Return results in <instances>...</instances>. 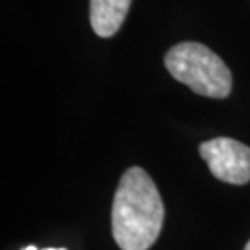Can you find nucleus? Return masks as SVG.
Instances as JSON below:
<instances>
[{"instance_id": "0eeeda50", "label": "nucleus", "mask_w": 250, "mask_h": 250, "mask_svg": "<svg viewBox=\"0 0 250 250\" xmlns=\"http://www.w3.org/2000/svg\"><path fill=\"white\" fill-rule=\"evenodd\" d=\"M244 250H250V241L247 242V246H246V249H244Z\"/></svg>"}, {"instance_id": "f257e3e1", "label": "nucleus", "mask_w": 250, "mask_h": 250, "mask_svg": "<svg viewBox=\"0 0 250 250\" xmlns=\"http://www.w3.org/2000/svg\"><path fill=\"white\" fill-rule=\"evenodd\" d=\"M164 205L153 179L142 167H130L119 182L112 203V234L122 250H148L158 241Z\"/></svg>"}, {"instance_id": "20e7f679", "label": "nucleus", "mask_w": 250, "mask_h": 250, "mask_svg": "<svg viewBox=\"0 0 250 250\" xmlns=\"http://www.w3.org/2000/svg\"><path fill=\"white\" fill-rule=\"evenodd\" d=\"M132 0H89V21L101 38L114 36L127 18Z\"/></svg>"}, {"instance_id": "f03ea898", "label": "nucleus", "mask_w": 250, "mask_h": 250, "mask_svg": "<svg viewBox=\"0 0 250 250\" xmlns=\"http://www.w3.org/2000/svg\"><path fill=\"white\" fill-rule=\"evenodd\" d=\"M167 72L177 82L207 98H228L232 75L223 59L200 42H181L169 49L164 57Z\"/></svg>"}, {"instance_id": "7ed1b4c3", "label": "nucleus", "mask_w": 250, "mask_h": 250, "mask_svg": "<svg viewBox=\"0 0 250 250\" xmlns=\"http://www.w3.org/2000/svg\"><path fill=\"white\" fill-rule=\"evenodd\" d=\"M216 179L234 186L250 182V148L232 138H213L198 148Z\"/></svg>"}, {"instance_id": "423d86ee", "label": "nucleus", "mask_w": 250, "mask_h": 250, "mask_svg": "<svg viewBox=\"0 0 250 250\" xmlns=\"http://www.w3.org/2000/svg\"><path fill=\"white\" fill-rule=\"evenodd\" d=\"M44 250H67V249H54V247H49V249H44Z\"/></svg>"}, {"instance_id": "39448f33", "label": "nucleus", "mask_w": 250, "mask_h": 250, "mask_svg": "<svg viewBox=\"0 0 250 250\" xmlns=\"http://www.w3.org/2000/svg\"><path fill=\"white\" fill-rule=\"evenodd\" d=\"M23 250H39L38 247H34V246H28V247H24Z\"/></svg>"}]
</instances>
